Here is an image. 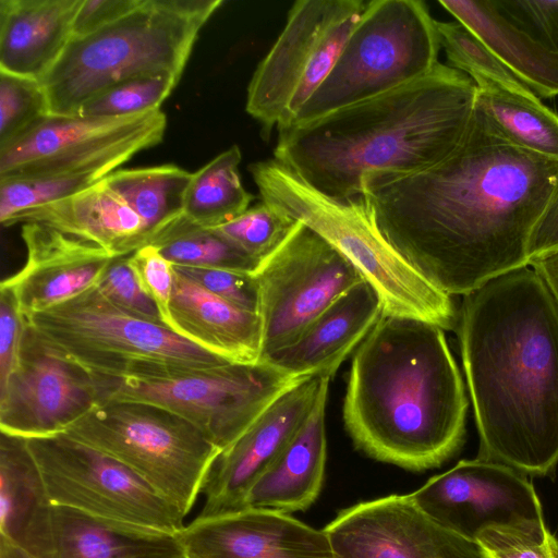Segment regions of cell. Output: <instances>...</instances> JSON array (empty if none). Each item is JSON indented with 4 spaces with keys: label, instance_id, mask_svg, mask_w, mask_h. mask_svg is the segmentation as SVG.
I'll return each instance as SVG.
<instances>
[{
    "label": "cell",
    "instance_id": "obj_18",
    "mask_svg": "<svg viewBox=\"0 0 558 558\" xmlns=\"http://www.w3.org/2000/svg\"><path fill=\"white\" fill-rule=\"evenodd\" d=\"M330 378L306 376L275 400L216 458L202 493L199 517L242 510L247 492L299 433Z\"/></svg>",
    "mask_w": 558,
    "mask_h": 558
},
{
    "label": "cell",
    "instance_id": "obj_21",
    "mask_svg": "<svg viewBox=\"0 0 558 558\" xmlns=\"http://www.w3.org/2000/svg\"><path fill=\"white\" fill-rule=\"evenodd\" d=\"M381 315L383 302L364 280L330 304L294 341L259 361L298 378H331Z\"/></svg>",
    "mask_w": 558,
    "mask_h": 558
},
{
    "label": "cell",
    "instance_id": "obj_34",
    "mask_svg": "<svg viewBox=\"0 0 558 558\" xmlns=\"http://www.w3.org/2000/svg\"><path fill=\"white\" fill-rule=\"evenodd\" d=\"M299 223L283 210L262 201L214 229L263 263L284 244Z\"/></svg>",
    "mask_w": 558,
    "mask_h": 558
},
{
    "label": "cell",
    "instance_id": "obj_24",
    "mask_svg": "<svg viewBox=\"0 0 558 558\" xmlns=\"http://www.w3.org/2000/svg\"><path fill=\"white\" fill-rule=\"evenodd\" d=\"M53 509L26 439L1 433L0 538L36 558H51Z\"/></svg>",
    "mask_w": 558,
    "mask_h": 558
},
{
    "label": "cell",
    "instance_id": "obj_17",
    "mask_svg": "<svg viewBox=\"0 0 558 558\" xmlns=\"http://www.w3.org/2000/svg\"><path fill=\"white\" fill-rule=\"evenodd\" d=\"M324 531L336 558H484L476 543L440 526L410 494L345 508Z\"/></svg>",
    "mask_w": 558,
    "mask_h": 558
},
{
    "label": "cell",
    "instance_id": "obj_7",
    "mask_svg": "<svg viewBox=\"0 0 558 558\" xmlns=\"http://www.w3.org/2000/svg\"><path fill=\"white\" fill-rule=\"evenodd\" d=\"M25 319L45 344L95 376L158 378L234 363L121 310L96 286Z\"/></svg>",
    "mask_w": 558,
    "mask_h": 558
},
{
    "label": "cell",
    "instance_id": "obj_19",
    "mask_svg": "<svg viewBox=\"0 0 558 558\" xmlns=\"http://www.w3.org/2000/svg\"><path fill=\"white\" fill-rule=\"evenodd\" d=\"M175 535L186 558H336L324 529L270 510L197 515Z\"/></svg>",
    "mask_w": 558,
    "mask_h": 558
},
{
    "label": "cell",
    "instance_id": "obj_37",
    "mask_svg": "<svg viewBox=\"0 0 558 558\" xmlns=\"http://www.w3.org/2000/svg\"><path fill=\"white\" fill-rule=\"evenodd\" d=\"M47 114V95L39 81L0 71V147Z\"/></svg>",
    "mask_w": 558,
    "mask_h": 558
},
{
    "label": "cell",
    "instance_id": "obj_35",
    "mask_svg": "<svg viewBox=\"0 0 558 558\" xmlns=\"http://www.w3.org/2000/svg\"><path fill=\"white\" fill-rule=\"evenodd\" d=\"M179 81L170 74L146 75L123 81L87 100L77 116L124 118L160 109V105Z\"/></svg>",
    "mask_w": 558,
    "mask_h": 558
},
{
    "label": "cell",
    "instance_id": "obj_6",
    "mask_svg": "<svg viewBox=\"0 0 558 558\" xmlns=\"http://www.w3.org/2000/svg\"><path fill=\"white\" fill-rule=\"evenodd\" d=\"M248 170L262 201L314 230L356 267L378 293L383 314L418 318L441 329L454 326L450 295L424 279L390 244L363 194L329 197L274 158L254 162Z\"/></svg>",
    "mask_w": 558,
    "mask_h": 558
},
{
    "label": "cell",
    "instance_id": "obj_26",
    "mask_svg": "<svg viewBox=\"0 0 558 558\" xmlns=\"http://www.w3.org/2000/svg\"><path fill=\"white\" fill-rule=\"evenodd\" d=\"M327 398L328 389L291 442L252 485L243 509L289 513L305 510L316 500L327 457Z\"/></svg>",
    "mask_w": 558,
    "mask_h": 558
},
{
    "label": "cell",
    "instance_id": "obj_9",
    "mask_svg": "<svg viewBox=\"0 0 558 558\" xmlns=\"http://www.w3.org/2000/svg\"><path fill=\"white\" fill-rule=\"evenodd\" d=\"M64 434L126 465L184 517L221 452L185 418L137 401L104 400Z\"/></svg>",
    "mask_w": 558,
    "mask_h": 558
},
{
    "label": "cell",
    "instance_id": "obj_4",
    "mask_svg": "<svg viewBox=\"0 0 558 558\" xmlns=\"http://www.w3.org/2000/svg\"><path fill=\"white\" fill-rule=\"evenodd\" d=\"M466 410L444 329L383 314L349 372L343 420L355 446L403 469L436 468L461 446Z\"/></svg>",
    "mask_w": 558,
    "mask_h": 558
},
{
    "label": "cell",
    "instance_id": "obj_5",
    "mask_svg": "<svg viewBox=\"0 0 558 558\" xmlns=\"http://www.w3.org/2000/svg\"><path fill=\"white\" fill-rule=\"evenodd\" d=\"M222 0H144L134 11L72 38L40 81L49 114L77 116L90 98L123 81L156 74L181 78L205 23Z\"/></svg>",
    "mask_w": 558,
    "mask_h": 558
},
{
    "label": "cell",
    "instance_id": "obj_20",
    "mask_svg": "<svg viewBox=\"0 0 558 558\" xmlns=\"http://www.w3.org/2000/svg\"><path fill=\"white\" fill-rule=\"evenodd\" d=\"M27 257L3 279L27 316L48 310L94 287L112 262L100 246L38 222L22 223Z\"/></svg>",
    "mask_w": 558,
    "mask_h": 558
},
{
    "label": "cell",
    "instance_id": "obj_14",
    "mask_svg": "<svg viewBox=\"0 0 558 558\" xmlns=\"http://www.w3.org/2000/svg\"><path fill=\"white\" fill-rule=\"evenodd\" d=\"M265 356L294 341L330 304L365 279L314 230L300 222L255 272Z\"/></svg>",
    "mask_w": 558,
    "mask_h": 558
},
{
    "label": "cell",
    "instance_id": "obj_23",
    "mask_svg": "<svg viewBox=\"0 0 558 558\" xmlns=\"http://www.w3.org/2000/svg\"><path fill=\"white\" fill-rule=\"evenodd\" d=\"M169 327L231 362L256 363L260 360V316L216 296L175 269Z\"/></svg>",
    "mask_w": 558,
    "mask_h": 558
},
{
    "label": "cell",
    "instance_id": "obj_39",
    "mask_svg": "<svg viewBox=\"0 0 558 558\" xmlns=\"http://www.w3.org/2000/svg\"><path fill=\"white\" fill-rule=\"evenodd\" d=\"M96 288L121 310L138 318L166 325L158 306L143 289L130 255L113 258Z\"/></svg>",
    "mask_w": 558,
    "mask_h": 558
},
{
    "label": "cell",
    "instance_id": "obj_8",
    "mask_svg": "<svg viewBox=\"0 0 558 558\" xmlns=\"http://www.w3.org/2000/svg\"><path fill=\"white\" fill-rule=\"evenodd\" d=\"M439 48L436 21L425 2H366L332 70L291 125L422 78L439 63Z\"/></svg>",
    "mask_w": 558,
    "mask_h": 558
},
{
    "label": "cell",
    "instance_id": "obj_46",
    "mask_svg": "<svg viewBox=\"0 0 558 558\" xmlns=\"http://www.w3.org/2000/svg\"><path fill=\"white\" fill-rule=\"evenodd\" d=\"M529 265L543 278L558 302V251L532 259Z\"/></svg>",
    "mask_w": 558,
    "mask_h": 558
},
{
    "label": "cell",
    "instance_id": "obj_38",
    "mask_svg": "<svg viewBox=\"0 0 558 558\" xmlns=\"http://www.w3.org/2000/svg\"><path fill=\"white\" fill-rule=\"evenodd\" d=\"M475 543L484 558H558V539L544 520L490 526Z\"/></svg>",
    "mask_w": 558,
    "mask_h": 558
},
{
    "label": "cell",
    "instance_id": "obj_47",
    "mask_svg": "<svg viewBox=\"0 0 558 558\" xmlns=\"http://www.w3.org/2000/svg\"><path fill=\"white\" fill-rule=\"evenodd\" d=\"M0 558H36L10 542L0 538Z\"/></svg>",
    "mask_w": 558,
    "mask_h": 558
},
{
    "label": "cell",
    "instance_id": "obj_15",
    "mask_svg": "<svg viewBox=\"0 0 558 558\" xmlns=\"http://www.w3.org/2000/svg\"><path fill=\"white\" fill-rule=\"evenodd\" d=\"M100 402L94 376L26 326L16 365L0 385L1 433L25 439L58 435Z\"/></svg>",
    "mask_w": 558,
    "mask_h": 558
},
{
    "label": "cell",
    "instance_id": "obj_13",
    "mask_svg": "<svg viewBox=\"0 0 558 558\" xmlns=\"http://www.w3.org/2000/svg\"><path fill=\"white\" fill-rule=\"evenodd\" d=\"M166 128L160 109L124 118L47 114L0 147V180L74 173L106 178L159 144Z\"/></svg>",
    "mask_w": 558,
    "mask_h": 558
},
{
    "label": "cell",
    "instance_id": "obj_25",
    "mask_svg": "<svg viewBox=\"0 0 558 558\" xmlns=\"http://www.w3.org/2000/svg\"><path fill=\"white\" fill-rule=\"evenodd\" d=\"M83 0H0V71L41 81L72 39Z\"/></svg>",
    "mask_w": 558,
    "mask_h": 558
},
{
    "label": "cell",
    "instance_id": "obj_41",
    "mask_svg": "<svg viewBox=\"0 0 558 558\" xmlns=\"http://www.w3.org/2000/svg\"><path fill=\"white\" fill-rule=\"evenodd\" d=\"M513 24L558 54V0H493Z\"/></svg>",
    "mask_w": 558,
    "mask_h": 558
},
{
    "label": "cell",
    "instance_id": "obj_30",
    "mask_svg": "<svg viewBox=\"0 0 558 558\" xmlns=\"http://www.w3.org/2000/svg\"><path fill=\"white\" fill-rule=\"evenodd\" d=\"M192 175L178 166L161 165L116 170L104 181L142 218L151 240L184 215Z\"/></svg>",
    "mask_w": 558,
    "mask_h": 558
},
{
    "label": "cell",
    "instance_id": "obj_3",
    "mask_svg": "<svg viewBox=\"0 0 558 558\" xmlns=\"http://www.w3.org/2000/svg\"><path fill=\"white\" fill-rule=\"evenodd\" d=\"M477 86L438 63L412 83L278 131L274 159L337 199L373 175H410L446 159L472 119Z\"/></svg>",
    "mask_w": 558,
    "mask_h": 558
},
{
    "label": "cell",
    "instance_id": "obj_11",
    "mask_svg": "<svg viewBox=\"0 0 558 558\" xmlns=\"http://www.w3.org/2000/svg\"><path fill=\"white\" fill-rule=\"evenodd\" d=\"M93 376L101 401H137L167 409L192 423L221 451L303 378L263 361L158 378Z\"/></svg>",
    "mask_w": 558,
    "mask_h": 558
},
{
    "label": "cell",
    "instance_id": "obj_29",
    "mask_svg": "<svg viewBox=\"0 0 558 558\" xmlns=\"http://www.w3.org/2000/svg\"><path fill=\"white\" fill-rule=\"evenodd\" d=\"M476 105L494 126L512 144L558 160V113L541 98L509 90L481 80Z\"/></svg>",
    "mask_w": 558,
    "mask_h": 558
},
{
    "label": "cell",
    "instance_id": "obj_10",
    "mask_svg": "<svg viewBox=\"0 0 558 558\" xmlns=\"http://www.w3.org/2000/svg\"><path fill=\"white\" fill-rule=\"evenodd\" d=\"M365 5L362 0L293 3L247 87L246 112L266 136L294 122L332 70Z\"/></svg>",
    "mask_w": 558,
    "mask_h": 558
},
{
    "label": "cell",
    "instance_id": "obj_1",
    "mask_svg": "<svg viewBox=\"0 0 558 558\" xmlns=\"http://www.w3.org/2000/svg\"><path fill=\"white\" fill-rule=\"evenodd\" d=\"M558 186V160L508 141L475 105L457 148L410 175L363 181L378 228L448 295L529 265L532 230Z\"/></svg>",
    "mask_w": 558,
    "mask_h": 558
},
{
    "label": "cell",
    "instance_id": "obj_27",
    "mask_svg": "<svg viewBox=\"0 0 558 558\" xmlns=\"http://www.w3.org/2000/svg\"><path fill=\"white\" fill-rule=\"evenodd\" d=\"M51 558H186L175 534L56 506Z\"/></svg>",
    "mask_w": 558,
    "mask_h": 558
},
{
    "label": "cell",
    "instance_id": "obj_45",
    "mask_svg": "<svg viewBox=\"0 0 558 558\" xmlns=\"http://www.w3.org/2000/svg\"><path fill=\"white\" fill-rule=\"evenodd\" d=\"M556 251H558V186L532 230L527 246L529 259L531 262Z\"/></svg>",
    "mask_w": 558,
    "mask_h": 558
},
{
    "label": "cell",
    "instance_id": "obj_42",
    "mask_svg": "<svg viewBox=\"0 0 558 558\" xmlns=\"http://www.w3.org/2000/svg\"><path fill=\"white\" fill-rule=\"evenodd\" d=\"M130 262L143 289L156 303L165 324L169 327L170 302L174 282L173 265L150 244L132 253Z\"/></svg>",
    "mask_w": 558,
    "mask_h": 558
},
{
    "label": "cell",
    "instance_id": "obj_2",
    "mask_svg": "<svg viewBox=\"0 0 558 558\" xmlns=\"http://www.w3.org/2000/svg\"><path fill=\"white\" fill-rule=\"evenodd\" d=\"M529 266L463 295L459 337L478 458L546 475L558 463V302Z\"/></svg>",
    "mask_w": 558,
    "mask_h": 558
},
{
    "label": "cell",
    "instance_id": "obj_32",
    "mask_svg": "<svg viewBox=\"0 0 558 558\" xmlns=\"http://www.w3.org/2000/svg\"><path fill=\"white\" fill-rule=\"evenodd\" d=\"M173 266L215 268L255 274L262 263L214 228L182 216L149 241Z\"/></svg>",
    "mask_w": 558,
    "mask_h": 558
},
{
    "label": "cell",
    "instance_id": "obj_16",
    "mask_svg": "<svg viewBox=\"0 0 558 558\" xmlns=\"http://www.w3.org/2000/svg\"><path fill=\"white\" fill-rule=\"evenodd\" d=\"M525 475L477 457L430 477L410 496L440 526L475 543L487 527L544 520L541 501Z\"/></svg>",
    "mask_w": 558,
    "mask_h": 558
},
{
    "label": "cell",
    "instance_id": "obj_36",
    "mask_svg": "<svg viewBox=\"0 0 558 558\" xmlns=\"http://www.w3.org/2000/svg\"><path fill=\"white\" fill-rule=\"evenodd\" d=\"M97 173L0 180V222L10 227L20 214L63 199L102 180Z\"/></svg>",
    "mask_w": 558,
    "mask_h": 558
},
{
    "label": "cell",
    "instance_id": "obj_22",
    "mask_svg": "<svg viewBox=\"0 0 558 558\" xmlns=\"http://www.w3.org/2000/svg\"><path fill=\"white\" fill-rule=\"evenodd\" d=\"M19 222L46 225L92 242L113 258L131 255L150 240L142 218L104 179L63 199L20 214L12 225Z\"/></svg>",
    "mask_w": 558,
    "mask_h": 558
},
{
    "label": "cell",
    "instance_id": "obj_31",
    "mask_svg": "<svg viewBox=\"0 0 558 558\" xmlns=\"http://www.w3.org/2000/svg\"><path fill=\"white\" fill-rule=\"evenodd\" d=\"M241 160V149L232 145L194 172L183 216L196 225L214 228L247 210L255 196L242 184Z\"/></svg>",
    "mask_w": 558,
    "mask_h": 558
},
{
    "label": "cell",
    "instance_id": "obj_33",
    "mask_svg": "<svg viewBox=\"0 0 558 558\" xmlns=\"http://www.w3.org/2000/svg\"><path fill=\"white\" fill-rule=\"evenodd\" d=\"M440 47L451 68L474 82L485 80L509 90L539 98L532 87L505 64L472 31L458 21H436Z\"/></svg>",
    "mask_w": 558,
    "mask_h": 558
},
{
    "label": "cell",
    "instance_id": "obj_12",
    "mask_svg": "<svg viewBox=\"0 0 558 558\" xmlns=\"http://www.w3.org/2000/svg\"><path fill=\"white\" fill-rule=\"evenodd\" d=\"M56 506L177 534L183 513L113 457L64 433L26 439Z\"/></svg>",
    "mask_w": 558,
    "mask_h": 558
},
{
    "label": "cell",
    "instance_id": "obj_40",
    "mask_svg": "<svg viewBox=\"0 0 558 558\" xmlns=\"http://www.w3.org/2000/svg\"><path fill=\"white\" fill-rule=\"evenodd\" d=\"M173 267L216 296L243 311L259 315L260 292L255 274L215 268Z\"/></svg>",
    "mask_w": 558,
    "mask_h": 558
},
{
    "label": "cell",
    "instance_id": "obj_43",
    "mask_svg": "<svg viewBox=\"0 0 558 558\" xmlns=\"http://www.w3.org/2000/svg\"><path fill=\"white\" fill-rule=\"evenodd\" d=\"M26 326L14 295L0 287V385L16 365Z\"/></svg>",
    "mask_w": 558,
    "mask_h": 558
},
{
    "label": "cell",
    "instance_id": "obj_28",
    "mask_svg": "<svg viewBox=\"0 0 558 558\" xmlns=\"http://www.w3.org/2000/svg\"><path fill=\"white\" fill-rule=\"evenodd\" d=\"M438 3L472 31L539 98L558 96V54L513 24L493 0H439Z\"/></svg>",
    "mask_w": 558,
    "mask_h": 558
},
{
    "label": "cell",
    "instance_id": "obj_44",
    "mask_svg": "<svg viewBox=\"0 0 558 558\" xmlns=\"http://www.w3.org/2000/svg\"><path fill=\"white\" fill-rule=\"evenodd\" d=\"M144 0H83L72 29V38H82L121 20Z\"/></svg>",
    "mask_w": 558,
    "mask_h": 558
}]
</instances>
